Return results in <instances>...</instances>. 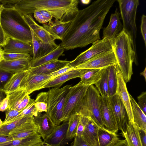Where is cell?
<instances>
[{"label":"cell","mask_w":146,"mask_h":146,"mask_svg":"<svg viewBox=\"0 0 146 146\" xmlns=\"http://www.w3.org/2000/svg\"><path fill=\"white\" fill-rule=\"evenodd\" d=\"M100 95L92 85L88 88L76 113L89 118L98 127L104 128L101 112Z\"/></svg>","instance_id":"5b68a950"},{"label":"cell","mask_w":146,"mask_h":146,"mask_svg":"<svg viewBox=\"0 0 146 146\" xmlns=\"http://www.w3.org/2000/svg\"><path fill=\"white\" fill-rule=\"evenodd\" d=\"M33 14L36 20L40 23L45 24L49 21L42 15L39 10L36 11Z\"/></svg>","instance_id":"681fc988"},{"label":"cell","mask_w":146,"mask_h":146,"mask_svg":"<svg viewBox=\"0 0 146 146\" xmlns=\"http://www.w3.org/2000/svg\"><path fill=\"white\" fill-rule=\"evenodd\" d=\"M31 56L28 54H19L4 53V57L5 60H11L28 58Z\"/></svg>","instance_id":"60d3db41"},{"label":"cell","mask_w":146,"mask_h":146,"mask_svg":"<svg viewBox=\"0 0 146 146\" xmlns=\"http://www.w3.org/2000/svg\"><path fill=\"white\" fill-rule=\"evenodd\" d=\"M129 146H142L139 137L138 127L135 123L129 121L125 131L121 133Z\"/></svg>","instance_id":"f1b7e54d"},{"label":"cell","mask_w":146,"mask_h":146,"mask_svg":"<svg viewBox=\"0 0 146 146\" xmlns=\"http://www.w3.org/2000/svg\"><path fill=\"white\" fill-rule=\"evenodd\" d=\"M113 50L119 68L124 80L127 82L130 80L133 74V63L137 64V57L133 50L130 38L123 29L115 39Z\"/></svg>","instance_id":"277c9868"},{"label":"cell","mask_w":146,"mask_h":146,"mask_svg":"<svg viewBox=\"0 0 146 146\" xmlns=\"http://www.w3.org/2000/svg\"><path fill=\"white\" fill-rule=\"evenodd\" d=\"M2 47L4 52L6 53L28 54L31 55L33 50L32 44L9 37Z\"/></svg>","instance_id":"ac0fdd59"},{"label":"cell","mask_w":146,"mask_h":146,"mask_svg":"<svg viewBox=\"0 0 146 146\" xmlns=\"http://www.w3.org/2000/svg\"><path fill=\"white\" fill-rule=\"evenodd\" d=\"M84 4H88L89 3L90 1H91L90 0H87V1H83L81 0V1Z\"/></svg>","instance_id":"be15d7a7"},{"label":"cell","mask_w":146,"mask_h":146,"mask_svg":"<svg viewBox=\"0 0 146 146\" xmlns=\"http://www.w3.org/2000/svg\"><path fill=\"white\" fill-rule=\"evenodd\" d=\"M70 62L58 60L38 67L30 68L29 69L31 72L35 74L49 75L66 66Z\"/></svg>","instance_id":"4316f807"},{"label":"cell","mask_w":146,"mask_h":146,"mask_svg":"<svg viewBox=\"0 0 146 146\" xmlns=\"http://www.w3.org/2000/svg\"><path fill=\"white\" fill-rule=\"evenodd\" d=\"M38 113L35 105L34 100L30 103L13 120L18 119L24 117L35 116L37 115Z\"/></svg>","instance_id":"f35d334b"},{"label":"cell","mask_w":146,"mask_h":146,"mask_svg":"<svg viewBox=\"0 0 146 146\" xmlns=\"http://www.w3.org/2000/svg\"><path fill=\"white\" fill-rule=\"evenodd\" d=\"M9 101V108L21 112L34 101L24 90L19 89L11 94L6 95Z\"/></svg>","instance_id":"5bb4252c"},{"label":"cell","mask_w":146,"mask_h":146,"mask_svg":"<svg viewBox=\"0 0 146 146\" xmlns=\"http://www.w3.org/2000/svg\"><path fill=\"white\" fill-rule=\"evenodd\" d=\"M38 128L35 123L33 118L17 126L9 133L8 136L13 139H22L38 133Z\"/></svg>","instance_id":"ffe728a7"},{"label":"cell","mask_w":146,"mask_h":146,"mask_svg":"<svg viewBox=\"0 0 146 146\" xmlns=\"http://www.w3.org/2000/svg\"><path fill=\"white\" fill-rule=\"evenodd\" d=\"M89 69L72 70L59 76L50 80L43 86V88L50 87L59 88L64 83L68 80L81 76Z\"/></svg>","instance_id":"603a6c76"},{"label":"cell","mask_w":146,"mask_h":146,"mask_svg":"<svg viewBox=\"0 0 146 146\" xmlns=\"http://www.w3.org/2000/svg\"><path fill=\"white\" fill-rule=\"evenodd\" d=\"M131 102L133 121L139 128L146 131V116L139 107L137 102L129 94Z\"/></svg>","instance_id":"d6a6232c"},{"label":"cell","mask_w":146,"mask_h":146,"mask_svg":"<svg viewBox=\"0 0 146 146\" xmlns=\"http://www.w3.org/2000/svg\"><path fill=\"white\" fill-rule=\"evenodd\" d=\"M120 16V13L116 8L114 13L111 14L108 25L103 29L102 38H107L114 42L117 36L123 29Z\"/></svg>","instance_id":"e0dca14e"},{"label":"cell","mask_w":146,"mask_h":146,"mask_svg":"<svg viewBox=\"0 0 146 146\" xmlns=\"http://www.w3.org/2000/svg\"><path fill=\"white\" fill-rule=\"evenodd\" d=\"M71 21L64 22L54 19V21H50L48 24H43L42 26L57 39L62 40L70 24Z\"/></svg>","instance_id":"d4e9b609"},{"label":"cell","mask_w":146,"mask_h":146,"mask_svg":"<svg viewBox=\"0 0 146 146\" xmlns=\"http://www.w3.org/2000/svg\"><path fill=\"white\" fill-rule=\"evenodd\" d=\"M27 24L36 36L44 43L58 46L54 41L56 38L42 26L38 24L33 18L32 15H23Z\"/></svg>","instance_id":"4fadbf2b"},{"label":"cell","mask_w":146,"mask_h":146,"mask_svg":"<svg viewBox=\"0 0 146 146\" xmlns=\"http://www.w3.org/2000/svg\"><path fill=\"white\" fill-rule=\"evenodd\" d=\"M1 143H0V144H1Z\"/></svg>","instance_id":"003e7915"},{"label":"cell","mask_w":146,"mask_h":146,"mask_svg":"<svg viewBox=\"0 0 146 146\" xmlns=\"http://www.w3.org/2000/svg\"><path fill=\"white\" fill-rule=\"evenodd\" d=\"M116 121L118 129L125 132L129 121L125 108L117 94L107 98Z\"/></svg>","instance_id":"7c38bea8"},{"label":"cell","mask_w":146,"mask_h":146,"mask_svg":"<svg viewBox=\"0 0 146 146\" xmlns=\"http://www.w3.org/2000/svg\"><path fill=\"white\" fill-rule=\"evenodd\" d=\"M30 29L32 41V59L34 60L43 56L57 47L44 43L36 36L31 29Z\"/></svg>","instance_id":"7402d4cb"},{"label":"cell","mask_w":146,"mask_h":146,"mask_svg":"<svg viewBox=\"0 0 146 146\" xmlns=\"http://www.w3.org/2000/svg\"><path fill=\"white\" fill-rule=\"evenodd\" d=\"M101 115L105 128L113 133H116L119 130L117 123L107 98L101 96Z\"/></svg>","instance_id":"2e32d148"},{"label":"cell","mask_w":146,"mask_h":146,"mask_svg":"<svg viewBox=\"0 0 146 146\" xmlns=\"http://www.w3.org/2000/svg\"><path fill=\"white\" fill-rule=\"evenodd\" d=\"M111 146H129L125 139L124 140L119 139Z\"/></svg>","instance_id":"11a10c76"},{"label":"cell","mask_w":146,"mask_h":146,"mask_svg":"<svg viewBox=\"0 0 146 146\" xmlns=\"http://www.w3.org/2000/svg\"><path fill=\"white\" fill-rule=\"evenodd\" d=\"M4 52L2 46H0V62L4 60Z\"/></svg>","instance_id":"680465c9"},{"label":"cell","mask_w":146,"mask_h":146,"mask_svg":"<svg viewBox=\"0 0 146 146\" xmlns=\"http://www.w3.org/2000/svg\"><path fill=\"white\" fill-rule=\"evenodd\" d=\"M89 86H80L77 84L71 86L67 94L64 106L62 121H68L76 113L78 108Z\"/></svg>","instance_id":"ba28073f"},{"label":"cell","mask_w":146,"mask_h":146,"mask_svg":"<svg viewBox=\"0 0 146 146\" xmlns=\"http://www.w3.org/2000/svg\"><path fill=\"white\" fill-rule=\"evenodd\" d=\"M36 146H52L46 143H44L43 142L40 144L36 145Z\"/></svg>","instance_id":"6125c7cd"},{"label":"cell","mask_w":146,"mask_h":146,"mask_svg":"<svg viewBox=\"0 0 146 146\" xmlns=\"http://www.w3.org/2000/svg\"><path fill=\"white\" fill-rule=\"evenodd\" d=\"M99 127L90 119L85 127L82 137L90 146H100L98 135Z\"/></svg>","instance_id":"83f0119b"},{"label":"cell","mask_w":146,"mask_h":146,"mask_svg":"<svg viewBox=\"0 0 146 146\" xmlns=\"http://www.w3.org/2000/svg\"><path fill=\"white\" fill-rule=\"evenodd\" d=\"M79 3L78 0H20L15 8L22 15L45 10L55 19L65 22L71 21L76 16L79 10Z\"/></svg>","instance_id":"7a4b0ae2"},{"label":"cell","mask_w":146,"mask_h":146,"mask_svg":"<svg viewBox=\"0 0 146 146\" xmlns=\"http://www.w3.org/2000/svg\"><path fill=\"white\" fill-rule=\"evenodd\" d=\"M107 68L109 97L111 96L117 94L118 81L117 72L119 67L117 64Z\"/></svg>","instance_id":"836d02e7"},{"label":"cell","mask_w":146,"mask_h":146,"mask_svg":"<svg viewBox=\"0 0 146 146\" xmlns=\"http://www.w3.org/2000/svg\"><path fill=\"white\" fill-rule=\"evenodd\" d=\"M118 81L117 94L122 102L127 112L129 120L134 123L129 94L127 91L126 83L119 68L117 72Z\"/></svg>","instance_id":"9a60e30c"},{"label":"cell","mask_w":146,"mask_h":146,"mask_svg":"<svg viewBox=\"0 0 146 146\" xmlns=\"http://www.w3.org/2000/svg\"><path fill=\"white\" fill-rule=\"evenodd\" d=\"M5 93L2 90H0V104L3 100L5 98Z\"/></svg>","instance_id":"91938a15"},{"label":"cell","mask_w":146,"mask_h":146,"mask_svg":"<svg viewBox=\"0 0 146 146\" xmlns=\"http://www.w3.org/2000/svg\"><path fill=\"white\" fill-rule=\"evenodd\" d=\"M141 32L144 40L145 46H146V16L142 15L141 18L140 26Z\"/></svg>","instance_id":"bcb514c9"},{"label":"cell","mask_w":146,"mask_h":146,"mask_svg":"<svg viewBox=\"0 0 146 146\" xmlns=\"http://www.w3.org/2000/svg\"><path fill=\"white\" fill-rule=\"evenodd\" d=\"M3 121H2L1 119L0 118V126L3 123Z\"/></svg>","instance_id":"03108f58"},{"label":"cell","mask_w":146,"mask_h":146,"mask_svg":"<svg viewBox=\"0 0 146 146\" xmlns=\"http://www.w3.org/2000/svg\"><path fill=\"white\" fill-rule=\"evenodd\" d=\"M32 59L31 56L17 60H4L0 62V69L14 73L27 70L29 68L30 63Z\"/></svg>","instance_id":"cb8c5ba5"},{"label":"cell","mask_w":146,"mask_h":146,"mask_svg":"<svg viewBox=\"0 0 146 146\" xmlns=\"http://www.w3.org/2000/svg\"><path fill=\"white\" fill-rule=\"evenodd\" d=\"M68 126V121H64L57 126L52 132L43 141L52 146H60L66 138Z\"/></svg>","instance_id":"44dd1931"},{"label":"cell","mask_w":146,"mask_h":146,"mask_svg":"<svg viewBox=\"0 0 146 146\" xmlns=\"http://www.w3.org/2000/svg\"><path fill=\"white\" fill-rule=\"evenodd\" d=\"M64 50V48L59 44L56 48L46 55L34 60L31 59L29 68L38 67L57 60L60 56L64 55L63 53Z\"/></svg>","instance_id":"484cf974"},{"label":"cell","mask_w":146,"mask_h":146,"mask_svg":"<svg viewBox=\"0 0 146 146\" xmlns=\"http://www.w3.org/2000/svg\"><path fill=\"white\" fill-rule=\"evenodd\" d=\"M141 75L143 76L144 78L145 81H146V67H145L144 70L140 73Z\"/></svg>","instance_id":"94428289"},{"label":"cell","mask_w":146,"mask_h":146,"mask_svg":"<svg viewBox=\"0 0 146 146\" xmlns=\"http://www.w3.org/2000/svg\"><path fill=\"white\" fill-rule=\"evenodd\" d=\"M42 15L49 21L51 20L52 17V15L49 12L44 10H38Z\"/></svg>","instance_id":"6f0895ef"},{"label":"cell","mask_w":146,"mask_h":146,"mask_svg":"<svg viewBox=\"0 0 146 146\" xmlns=\"http://www.w3.org/2000/svg\"><path fill=\"white\" fill-rule=\"evenodd\" d=\"M114 43V42L107 38L97 40L92 44L90 47L70 61L67 65L74 68L100 53L112 50Z\"/></svg>","instance_id":"9c48e42d"},{"label":"cell","mask_w":146,"mask_h":146,"mask_svg":"<svg viewBox=\"0 0 146 146\" xmlns=\"http://www.w3.org/2000/svg\"><path fill=\"white\" fill-rule=\"evenodd\" d=\"M7 38L0 24V46L4 45Z\"/></svg>","instance_id":"db71d44e"},{"label":"cell","mask_w":146,"mask_h":146,"mask_svg":"<svg viewBox=\"0 0 146 146\" xmlns=\"http://www.w3.org/2000/svg\"><path fill=\"white\" fill-rule=\"evenodd\" d=\"M89 119L87 117L80 115L76 136L82 137L85 127Z\"/></svg>","instance_id":"b9f144b4"},{"label":"cell","mask_w":146,"mask_h":146,"mask_svg":"<svg viewBox=\"0 0 146 146\" xmlns=\"http://www.w3.org/2000/svg\"><path fill=\"white\" fill-rule=\"evenodd\" d=\"M98 139L100 146H111L119 139L116 133L107 130L105 127H99Z\"/></svg>","instance_id":"e575fe53"},{"label":"cell","mask_w":146,"mask_h":146,"mask_svg":"<svg viewBox=\"0 0 146 146\" xmlns=\"http://www.w3.org/2000/svg\"><path fill=\"white\" fill-rule=\"evenodd\" d=\"M29 69L20 71L13 74L2 90L6 95L10 94L19 89L21 83Z\"/></svg>","instance_id":"f546056e"},{"label":"cell","mask_w":146,"mask_h":146,"mask_svg":"<svg viewBox=\"0 0 146 146\" xmlns=\"http://www.w3.org/2000/svg\"><path fill=\"white\" fill-rule=\"evenodd\" d=\"M52 79L50 74H35L29 69L19 89L24 90L29 95L34 91L42 89L44 86Z\"/></svg>","instance_id":"8fae6325"},{"label":"cell","mask_w":146,"mask_h":146,"mask_svg":"<svg viewBox=\"0 0 146 146\" xmlns=\"http://www.w3.org/2000/svg\"><path fill=\"white\" fill-rule=\"evenodd\" d=\"M13 139V138L8 135H0V143L7 142Z\"/></svg>","instance_id":"9f6ffc18"},{"label":"cell","mask_w":146,"mask_h":146,"mask_svg":"<svg viewBox=\"0 0 146 146\" xmlns=\"http://www.w3.org/2000/svg\"><path fill=\"white\" fill-rule=\"evenodd\" d=\"M139 107L145 114H146V92H144L137 97Z\"/></svg>","instance_id":"ee69618b"},{"label":"cell","mask_w":146,"mask_h":146,"mask_svg":"<svg viewBox=\"0 0 146 146\" xmlns=\"http://www.w3.org/2000/svg\"><path fill=\"white\" fill-rule=\"evenodd\" d=\"M35 105L38 112H46L48 110L47 104L46 102L42 101H35Z\"/></svg>","instance_id":"c3c4849f"},{"label":"cell","mask_w":146,"mask_h":146,"mask_svg":"<svg viewBox=\"0 0 146 146\" xmlns=\"http://www.w3.org/2000/svg\"><path fill=\"white\" fill-rule=\"evenodd\" d=\"M116 0H97L79 10L60 45L65 50L86 46L100 39V31L105 17Z\"/></svg>","instance_id":"6da1fadb"},{"label":"cell","mask_w":146,"mask_h":146,"mask_svg":"<svg viewBox=\"0 0 146 146\" xmlns=\"http://www.w3.org/2000/svg\"><path fill=\"white\" fill-rule=\"evenodd\" d=\"M104 68L89 69L80 78L81 80L77 84L90 86L95 84L101 78Z\"/></svg>","instance_id":"1f68e13d"},{"label":"cell","mask_w":146,"mask_h":146,"mask_svg":"<svg viewBox=\"0 0 146 146\" xmlns=\"http://www.w3.org/2000/svg\"><path fill=\"white\" fill-rule=\"evenodd\" d=\"M0 24L8 37L32 44L30 29L23 16L15 8H3L1 14Z\"/></svg>","instance_id":"3957f363"},{"label":"cell","mask_w":146,"mask_h":146,"mask_svg":"<svg viewBox=\"0 0 146 146\" xmlns=\"http://www.w3.org/2000/svg\"><path fill=\"white\" fill-rule=\"evenodd\" d=\"M3 9V7L0 5V18H1V14L2 10Z\"/></svg>","instance_id":"e7e4bbea"},{"label":"cell","mask_w":146,"mask_h":146,"mask_svg":"<svg viewBox=\"0 0 146 146\" xmlns=\"http://www.w3.org/2000/svg\"><path fill=\"white\" fill-rule=\"evenodd\" d=\"M120 14L122 21L123 29L130 38L133 50L137 57L136 40L137 28L136 17L137 8L139 4L138 0H117Z\"/></svg>","instance_id":"8992f818"},{"label":"cell","mask_w":146,"mask_h":146,"mask_svg":"<svg viewBox=\"0 0 146 146\" xmlns=\"http://www.w3.org/2000/svg\"><path fill=\"white\" fill-rule=\"evenodd\" d=\"M140 140L142 146H146V131L138 127Z\"/></svg>","instance_id":"816d5d0a"},{"label":"cell","mask_w":146,"mask_h":146,"mask_svg":"<svg viewBox=\"0 0 146 146\" xmlns=\"http://www.w3.org/2000/svg\"><path fill=\"white\" fill-rule=\"evenodd\" d=\"M14 73L0 69V90L3 89Z\"/></svg>","instance_id":"ab89813d"},{"label":"cell","mask_w":146,"mask_h":146,"mask_svg":"<svg viewBox=\"0 0 146 146\" xmlns=\"http://www.w3.org/2000/svg\"><path fill=\"white\" fill-rule=\"evenodd\" d=\"M5 111V118L3 123H6L16 117L20 113L16 110L8 108Z\"/></svg>","instance_id":"7bdbcfd3"},{"label":"cell","mask_w":146,"mask_h":146,"mask_svg":"<svg viewBox=\"0 0 146 146\" xmlns=\"http://www.w3.org/2000/svg\"><path fill=\"white\" fill-rule=\"evenodd\" d=\"M72 146H90L82 137L76 136Z\"/></svg>","instance_id":"f907efd6"},{"label":"cell","mask_w":146,"mask_h":146,"mask_svg":"<svg viewBox=\"0 0 146 146\" xmlns=\"http://www.w3.org/2000/svg\"><path fill=\"white\" fill-rule=\"evenodd\" d=\"M38 112L33 116V121L38 128V133L44 140L57 126L45 114Z\"/></svg>","instance_id":"d6986e66"},{"label":"cell","mask_w":146,"mask_h":146,"mask_svg":"<svg viewBox=\"0 0 146 146\" xmlns=\"http://www.w3.org/2000/svg\"><path fill=\"white\" fill-rule=\"evenodd\" d=\"M9 99L6 96L0 104V111L3 112L5 111L9 108Z\"/></svg>","instance_id":"f5cc1de1"},{"label":"cell","mask_w":146,"mask_h":146,"mask_svg":"<svg viewBox=\"0 0 146 146\" xmlns=\"http://www.w3.org/2000/svg\"><path fill=\"white\" fill-rule=\"evenodd\" d=\"M74 69V68L69 66L67 65L64 67L51 73L50 75L52 79Z\"/></svg>","instance_id":"f6af8a7d"},{"label":"cell","mask_w":146,"mask_h":146,"mask_svg":"<svg viewBox=\"0 0 146 146\" xmlns=\"http://www.w3.org/2000/svg\"><path fill=\"white\" fill-rule=\"evenodd\" d=\"M107 68H104L101 78L94 84L100 96L105 98L109 97Z\"/></svg>","instance_id":"74e56055"},{"label":"cell","mask_w":146,"mask_h":146,"mask_svg":"<svg viewBox=\"0 0 146 146\" xmlns=\"http://www.w3.org/2000/svg\"><path fill=\"white\" fill-rule=\"evenodd\" d=\"M71 86L67 85L61 88L54 87L47 92L48 110L45 114L57 126L62 122L66 97Z\"/></svg>","instance_id":"52a82bcc"},{"label":"cell","mask_w":146,"mask_h":146,"mask_svg":"<svg viewBox=\"0 0 146 146\" xmlns=\"http://www.w3.org/2000/svg\"><path fill=\"white\" fill-rule=\"evenodd\" d=\"M117 64L115 54L112 50L100 53L76 66L74 69H102Z\"/></svg>","instance_id":"30bf717a"},{"label":"cell","mask_w":146,"mask_h":146,"mask_svg":"<svg viewBox=\"0 0 146 146\" xmlns=\"http://www.w3.org/2000/svg\"><path fill=\"white\" fill-rule=\"evenodd\" d=\"M43 141L38 133L27 137L13 139L7 142L1 143L0 146H36Z\"/></svg>","instance_id":"4dcf8cb0"},{"label":"cell","mask_w":146,"mask_h":146,"mask_svg":"<svg viewBox=\"0 0 146 146\" xmlns=\"http://www.w3.org/2000/svg\"><path fill=\"white\" fill-rule=\"evenodd\" d=\"M20 0H0V5L4 8H15L17 3Z\"/></svg>","instance_id":"7dc6e473"},{"label":"cell","mask_w":146,"mask_h":146,"mask_svg":"<svg viewBox=\"0 0 146 146\" xmlns=\"http://www.w3.org/2000/svg\"><path fill=\"white\" fill-rule=\"evenodd\" d=\"M80 118V115L76 113L69 118L67 132L64 143L71 140L76 136Z\"/></svg>","instance_id":"d590c367"},{"label":"cell","mask_w":146,"mask_h":146,"mask_svg":"<svg viewBox=\"0 0 146 146\" xmlns=\"http://www.w3.org/2000/svg\"><path fill=\"white\" fill-rule=\"evenodd\" d=\"M33 118V116L24 117L5 123L0 126V135H8L15 128L24 122Z\"/></svg>","instance_id":"8d00e7d4"}]
</instances>
